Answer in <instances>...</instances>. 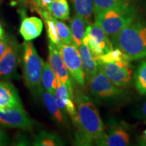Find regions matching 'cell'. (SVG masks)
Segmentation results:
<instances>
[{
    "label": "cell",
    "mask_w": 146,
    "mask_h": 146,
    "mask_svg": "<svg viewBox=\"0 0 146 146\" xmlns=\"http://www.w3.org/2000/svg\"><path fill=\"white\" fill-rule=\"evenodd\" d=\"M78 123L76 127V144L100 145L104 135L105 127L100 113L91 98L78 89L75 92Z\"/></svg>",
    "instance_id": "obj_1"
},
{
    "label": "cell",
    "mask_w": 146,
    "mask_h": 146,
    "mask_svg": "<svg viewBox=\"0 0 146 146\" xmlns=\"http://www.w3.org/2000/svg\"><path fill=\"white\" fill-rule=\"evenodd\" d=\"M129 61L146 58V24L135 22L125 27L112 39Z\"/></svg>",
    "instance_id": "obj_2"
},
{
    "label": "cell",
    "mask_w": 146,
    "mask_h": 146,
    "mask_svg": "<svg viewBox=\"0 0 146 146\" xmlns=\"http://www.w3.org/2000/svg\"><path fill=\"white\" fill-rule=\"evenodd\" d=\"M135 8L124 0L116 6L95 15V23L100 25L112 39L135 21Z\"/></svg>",
    "instance_id": "obj_3"
},
{
    "label": "cell",
    "mask_w": 146,
    "mask_h": 146,
    "mask_svg": "<svg viewBox=\"0 0 146 146\" xmlns=\"http://www.w3.org/2000/svg\"><path fill=\"white\" fill-rule=\"evenodd\" d=\"M22 47V67L25 85L33 93L39 94L44 62L31 41H25Z\"/></svg>",
    "instance_id": "obj_4"
},
{
    "label": "cell",
    "mask_w": 146,
    "mask_h": 146,
    "mask_svg": "<svg viewBox=\"0 0 146 146\" xmlns=\"http://www.w3.org/2000/svg\"><path fill=\"white\" fill-rule=\"evenodd\" d=\"M88 85L91 95L102 102H114L121 100L126 96L125 91L120 87L114 85L99 68L88 81Z\"/></svg>",
    "instance_id": "obj_5"
},
{
    "label": "cell",
    "mask_w": 146,
    "mask_h": 146,
    "mask_svg": "<svg viewBox=\"0 0 146 146\" xmlns=\"http://www.w3.org/2000/svg\"><path fill=\"white\" fill-rule=\"evenodd\" d=\"M131 61L127 57L98 65L109 80L116 86L125 87L130 85L133 78Z\"/></svg>",
    "instance_id": "obj_6"
},
{
    "label": "cell",
    "mask_w": 146,
    "mask_h": 146,
    "mask_svg": "<svg viewBox=\"0 0 146 146\" xmlns=\"http://www.w3.org/2000/svg\"><path fill=\"white\" fill-rule=\"evenodd\" d=\"M21 54V45L16 39L9 38L8 47L0 58V79H18V68Z\"/></svg>",
    "instance_id": "obj_7"
},
{
    "label": "cell",
    "mask_w": 146,
    "mask_h": 146,
    "mask_svg": "<svg viewBox=\"0 0 146 146\" xmlns=\"http://www.w3.org/2000/svg\"><path fill=\"white\" fill-rule=\"evenodd\" d=\"M83 43L88 45L94 57L104 54L114 49L110 38L104 29L96 23L90 24L87 27Z\"/></svg>",
    "instance_id": "obj_8"
},
{
    "label": "cell",
    "mask_w": 146,
    "mask_h": 146,
    "mask_svg": "<svg viewBox=\"0 0 146 146\" xmlns=\"http://www.w3.org/2000/svg\"><path fill=\"white\" fill-rule=\"evenodd\" d=\"M67 70L72 78L80 86L85 85V76L78 48L74 43L63 44L58 49Z\"/></svg>",
    "instance_id": "obj_9"
},
{
    "label": "cell",
    "mask_w": 146,
    "mask_h": 146,
    "mask_svg": "<svg viewBox=\"0 0 146 146\" xmlns=\"http://www.w3.org/2000/svg\"><path fill=\"white\" fill-rule=\"evenodd\" d=\"M35 122L23 107L0 109V126L12 129L31 130Z\"/></svg>",
    "instance_id": "obj_10"
},
{
    "label": "cell",
    "mask_w": 146,
    "mask_h": 146,
    "mask_svg": "<svg viewBox=\"0 0 146 146\" xmlns=\"http://www.w3.org/2000/svg\"><path fill=\"white\" fill-rule=\"evenodd\" d=\"M49 63L58 81L66 86L69 91L74 95L72 81L59 50L56 45L49 41Z\"/></svg>",
    "instance_id": "obj_11"
},
{
    "label": "cell",
    "mask_w": 146,
    "mask_h": 146,
    "mask_svg": "<svg viewBox=\"0 0 146 146\" xmlns=\"http://www.w3.org/2000/svg\"><path fill=\"white\" fill-rule=\"evenodd\" d=\"M131 143L130 133L127 127L117 122H110L107 129L105 127L104 135L100 145L127 146Z\"/></svg>",
    "instance_id": "obj_12"
},
{
    "label": "cell",
    "mask_w": 146,
    "mask_h": 146,
    "mask_svg": "<svg viewBox=\"0 0 146 146\" xmlns=\"http://www.w3.org/2000/svg\"><path fill=\"white\" fill-rule=\"evenodd\" d=\"M57 81L58 86L54 95L56 103L65 116L67 117V114L69 115L76 127L78 123V115L76 108L73 102L74 95L71 94L66 85L58 79Z\"/></svg>",
    "instance_id": "obj_13"
},
{
    "label": "cell",
    "mask_w": 146,
    "mask_h": 146,
    "mask_svg": "<svg viewBox=\"0 0 146 146\" xmlns=\"http://www.w3.org/2000/svg\"><path fill=\"white\" fill-rule=\"evenodd\" d=\"M23 107L17 89L7 81L0 80V109Z\"/></svg>",
    "instance_id": "obj_14"
},
{
    "label": "cell",
    "mask_w": 146,
    "mask_h": 146,
    "mask_svg": "<svg viewBox=\"0 0 146 146\" xmlns=\"http://www.w3.org/2000/svg\"><path fill=\"white\" fill-rule=\"evenodd\" d=\"M39 95H41L42 101L52 117L53 121L60 126L64 127L66 125L68 124V118L62 114L59 107L58 106L54 95L43 88L41 89Z\"/></svg>",
    "instance_id": "obj_15"
},
{
    "label": "cell",
    "mask_w": 146,
    "mask_h": 146,
    "mask_svg": "<svg viewBox=\"0 0 146 146\" xmlns=\"http://www.w3.org/2000/svg\"><path fill=\"white\" fill-rule=\"evenodd\" d=\"M43 21L35 16L25 18L20 27V33L25 41H32L40 36L43 31Z\"/></svg>",
    "instance_id": "obj_16"
},
{
    "label": "cell",
    "mask_w": 146,
    "mask_h": 146,
    "mask_svg": "<svg viewBox=\"0 0 146 146\" xmlns=\"http://www.w3.org/2000/svg\"><path fill=\"white\" fill-rule=\"evenodd\" d=\"M78 52L81 56L85 79L88 81L98 70V64L87 44L82 43L78 47Z\"/></svg>",
    "instance_id": "obj_17"
},
{
    "label": "cell",
    "mask_w": 146,
    "mask_h": 146,
    "mask_svg": "<svg viewBox=\"0 0 146 146\" xmlns=\"http://www.w3.org/2000/svg\"><path fill=\"white\" fill-rule=\"evenodd\" d=\"M90 24L89 21L77 14H75L71 18L70 30L72 33L73 42L78 48L83 43L87 27Z\"/></svg>",
    "instance_id": "obj_18"
},
{
    "label": "cell",
    "mask_w": 146,
    "mask_h": 146,
    "mask_svg": "<svg viewBox=\"0 0 146 146\" xmlns=\"http://www.w3.org/2000/svg\"><path fill=\"white\" fill-rule=\"evenodd\" d=\"M32 143L35 146H61L65 144L59 135L47 131H42L36 134Z\"/></svg>",
    "instance_id": "obj_19"
},
{
    "label": "cell",
    "mask_w": 146,
    "mask_h": 146,
    "mask_svg": "<svg viewBox=\"0 0 146 146\" xmlns=\"http://www.w3.org/2000/svg\"><path fill=\"white\" fill-rule=\"evenodd\" d=\"M36 12L44 20L49 41L56 45V47L59 49L60 47L62 45V43L60 41L59 36H58L57 29L54 23V17L48 10H39Z\"/></svg>",
    "instance_id": "obj_20"
},
{
    "label": "cell",
    "mask_w": 146,
    "mask_h": 146,
    "mask_svg": "<svg viewBox=\"0 0 146 146\" xmlns=\"http://www.w3.org/2000/svg\"><path fill=\"white\" fill-rule=\"evenodd\" d=\"M41 88L55 95L58 86L57 77L49 62H44L41 76Z\"/></svg>",
    "instance_id": "obj_21"
},
{
    "label": "cell",
    "mask_w": 146,
    "mask_h": 146,
    "mask_svg": "<svg viewBox=\"0 0 146 146\" xmlns=\"http://www.w3.org/2000/svg\"><path fill=\"white\" fill-rule=\"evenodd\" d=\"M48 11L57 19L66 21L69 18L70 8L67 0H52Z\"/></svg>",
    "instance_id": "obj_22"
},
{
    "label": "cell",
    "mask_w": 146,
    "mask_h": 146,
    "mask_svg": "<svg viewBox=\"0 0 146 146\" xmlns=\"http://www.w3.org/2000/svg\"><path fill=\"white\" fill-rule=\"evenodd\" d=\"M76 14L81 16L90 23L94 14V3L92 0H71Z\"/></svg>",
    "instance_id": "obj_23"
},
{
    "label": "cell",
    "mask_w": 146,
    "mask_h": 146,
    "mask_svg": "<svg viewBox=\"0 0 146 146\" xmlns=\"http://www.w3.org/2000/svg\"><path fill=\"white\" fill-rule=\"evenodd\" d=\"M135 86L141 95L146 96V61L139 65L133 74Z\"/></svg>",
    "instance_id": "obj_24"
},
{
    "label": "cell",
    "mask_w": 146,
    "mask_h": 146,
    "mask_svg": "<svg viewBox=\"0 0 146 146\" xmlns=\"http://www.w3.org/2000/svg\"><path fill=\"white\" fill-rule=\"evenodd\" d=\"M54 23L56 25L58 36L60 41L63 44H72L74 43L72 39V33L69 27L62 22L58 21L57 18H54Z\"/></svg>",
    "instance_id": "obj_25"
},
{
    "label": "cell",
    "mask_w": 146,
    "mask_h": 146,
    "mask_svg": "<svg viewBox=\"0 0 146 146\" xmlns=\"http://www.w3.org/2000/svg\"><path fill=\"white\" fill-rule=\"evenodd\" d=\"M124 57H126L125 54L120 51L119 49L115 48L113 50L109 51L108 52L104 54L100 55L98 56H95L94 58L96 60L98 64H101L103 63L110 62L116 61V60L122 59Z\"/></svg>",
    "instance_id": "obj_26"
},
{
    "label": "cell",
    "mask_w": 146,
    "mask_h": 146,
    "mask_svg": "<svg viewBox=\"0 0 146 146\" xmlns=\"http://www.w3.org/2000/svg\"><path fill=\"white\" fill-rule=\"evenodd\" d=\"M94 3V13L95 15L104 11L112 8L124 0H92Z\"/></svg>",
    "instance_id": "obj_27"
},
{
    "label": "cell",
    "mask_w": 146,
    "mask_h": 146,
    "mask_svg": "<svg viewBox=\"0 0 146 146\" xmlns=\"http://www.w3.org/2000/svg\"><path fill=\"white\" fill-rule=\"evenodd\" d=\"M135 116L141 119H146V102H144L141 106L136 110Z\"/></svg>",
    "instance_id": "obj_28"
},
{
    "label": "cell",
    "mask_w": 146,
    "mask_h": 146,
    "mask_svg": "<svg viewBox=\"0 0 146 146\" xmlns=\"http://www.w3.org/2000/svg\"><path fill=\"white\" fill-rule=\"evenodd\" d=\"M8 41L9 38H7L4 35L0 37V58L4 54L5 51L6 50L7 47H8Z\"/></svg>",
    "instance_id": "obj_29"
},
{
    "label": "cell",
    "mask_w": 146,
    "mask_h": 146,
    "mask_svg": "<svg viewBox=\"0 0 146 146\" xmlns=\"http://www.w3.org/2000/svg\"><path fill=\"white\" fill-rule=\"evenodd\" d=\"M8 143V138L5 133L0 129V146L7 145Z\"/></svg>",
    "instance_id": "obj_30"
},
{
    "label": "cell",
    "mask_w": 146,
    "mask_h": 146,
    "mask_svg": "<svg viewBox=\"0 0 146 146\" xmlns=\"http://www.w3.org/2000/svg\"><path fill=\"white\" fill-rule=\"evenodd\" d=\"M18 2H20L21 3H23V4H29V0H16Z\"/></svg>",
    "instance_id": "obj_31"
},
{
    "label": "cell",
    "mask_w": 146,
    "mask_h": 146,
    "mask_svg": "<svg viewBox=\"0 0 146 146\" xmlns=\"http://www.w3.org/2000/svg\"><path fill=\"white\" fill-rule=\"evenodd\" d=\"M4 35H3V29L2 27H1V25H0V37L1 36H3Z\"/></svg>",
    "instance_id": "obj_32"
},
{
    "label": "cell",
    "mask_w": 146,
    "mask_h": 146,
    "mask_svg": "<svg viewBox=\"0 0 146 146\" xmlns=\"http://www.w3.org/2000/svg\"><path fill=\"white\" fill-rule=\"evenodd\" d=\"M144 135H145V139H146V130H145L144 131Z\"/></svg>",
    "instance_id": "obj_33"
},
{
    "label": "cell",
    "mask_w": 146,
    "mask_h": 146,
    "mask_svg": "<svg viewBox=\"0 0 146 146\" xmlns=\"http://www.w3.org/2000/svg\"><path fill=\"white\" fill-rule=\"evenodd\" d=\"M145 13H146V4H145Z\"/></svg>",
    "instance_id": "obj_34"
},
{
    "label": "cell",
    "mask_w": 146,
    "mask_h": 146,
    "mask_svg": "<svg viewBox=\"0 0 146 146\" xmlns=\"http://www.w3.org/2000/svg\"><path fill=\"white\" fill-rule=\"evenodd\" d=\"M145 143H146V141H145Z\"/></svg>",
    "instance_id": "obj_35"
}]
</instances>
